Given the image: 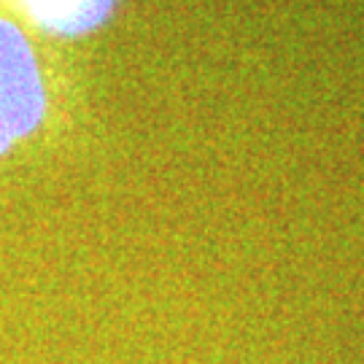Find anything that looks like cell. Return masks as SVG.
<instances>
[{"instance_id": "obj_1", "label": "cell", "mask_w": 364, "mask_h": 364, "mask_svg": "<svg viewBox=\"0 0 364 364\" xmlns=\"http://www.w3.org/2000/svg\"><path fill=\"white\" fill-rule=\"evenodd\" d=\"M46 117V81L33 41L0 16V122L16 141L38 130Z\"/></svg>"}, {"instance_id": "obj_2", "label": "cell", "mask_w": 364, "mask_h": 364, "mask_svg": "<svg viewBox=\"0 0 364 364\" xmlns=\"http://www.w3.org/2000/svg\"><path fill=\"white\" fill-rule=\"evenodd\" d=\"M117 0H0V16L49 38H84L111 19Z\"/></svg>"}, {"instance_id": "obj_3", "label": "cell", "mask_w": 364, "mask_h": 364, "mask_svg": "<svg viewBox=\"0 0 364 364\" xmlns=\"http://www.w3.org/2000/svg\"><path fill=\"white\" fill-rule=\"evenodd\" d=\"M14 144H16V138H14V132L9 130V127H6L3 122H0V154H6V151H9V149H11Z\"/></svg>"}]
</instances>
